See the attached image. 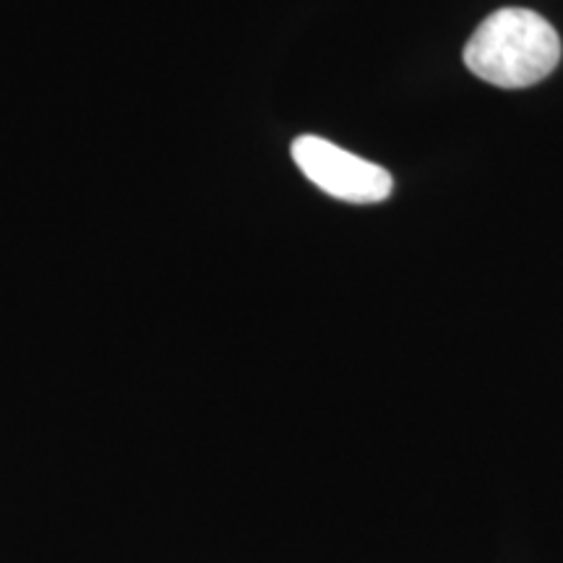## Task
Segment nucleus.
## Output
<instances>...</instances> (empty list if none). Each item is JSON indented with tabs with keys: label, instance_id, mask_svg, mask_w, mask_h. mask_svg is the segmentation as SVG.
Returning a JSON list of instances; mask_svg holds the SVG:
<instances>
[{
	"label": "nucleus",
	"instance_id": "nucleus-1",
	"mask_svg": "<svg viewBox=\"0 0 563 563\" xmlns=\"http://www.w3.org/2000/svg\"><path fill=\"white\" fill-rule=\"evenodd\" d=\"M559 60V32L530 9L493 11L464 47L467 68L501 89L532 87L551 76Z\"/></svg>",
	"mask_w": 563,
	"mask_h": 563
},
{
	"label": "nucleus",
	"instance_id": "nucleus-2",
	"mask_svg": "<svg viewBox=\"0 0 563 563\" xmlns=\"http://www.w3.org/2000/svg\"><path fill=\"white\" fill-rule=\"evenodd\" d=\"M292 159L316 188L347 203H378L389 199L394 188V178L382 165L311 133L292 141Z\"/></svg>",
	"mask_w": 563,
	"mask_h": 563
}]
</instances>
